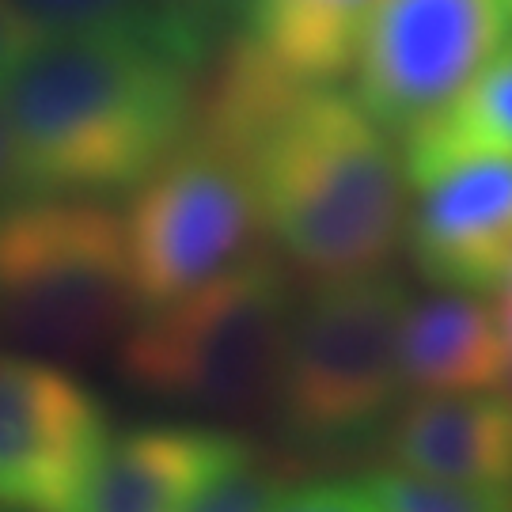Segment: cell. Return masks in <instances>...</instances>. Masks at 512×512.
Segmentation results:
<instances>
[{
	"label": "cell",
	"mask_w": 512,
	"mask_h": 512,
	"mask_svg": "<svg viewBox=\"0 0 512 512\" xmlns=\"http://www.w3.org/2000/svg\"><path fill=\"white\" fill-rule=\"evenodd\" d=\"M198 73L164 27L35 38L0 80L31 194H129L186 141Z\"/></svg>",
	"instance_id": "1"
},
{
	"label": "cell",
	"mask_w": 512,
	"mask_h": 512,
	"mask_svg": "<svg viewBox=\"0 0 512 512\" xmlns=\"http://www.w3.org/2000/svg\"><path fill=\"white\" fill-rule=\"evenodd\" d=\"M262 228L304 277L384 270L406 243L410 183L399 141L357 95L300 88L247 152Z\"/></svg>",
	"instance_id": "2"
},
{
	"label": "cell",
	"mask_w": 512,
	"mask_h": 512,
	"mask_svg": "<svg viewBox=\"0 0 512 512\" xmlns=\"http://www.w3.org/2000/svg\"><path fill=\"white\" fill-rule=\"evenodd\" d=\"M293 308L281 262L251 251L202 285L137 311L114 346V372L179 410L255 418L274 410Z\"/></svg>",
	"instance_id": "3"
},
{
	"label": "cell",
	"mask_w": 512,
	"mask_h": 512,
	"mask_svg": "<svg viewBox=\"0 0 512 512\" xmlns=\"http://www.w3.org/2000/svg\"><path fill=\"white\" fill-rule=\"evenodd\" d=\"M137 311L122 213L76 194L0 202V334L12 346L95 361Z\"/></svg>",
	"instance_id": "4"
},
{
	"label": "cell",
	"mask_w": 512,
	"mask_h": 512,
	"mask_svg": "<svg viewBox=\"0 0 512 512\" xmlns=\"http://www.w3.org/2000/svg\"><path fill=\"white\" fill-rule=\"evenodd\" d=\"M410 304L395 274L319 281L293 308L274 414L293 448L349 456L384 433L403 403L399 327Z\"/></svg>",
	"instance_id": "5"
},
{
	"label": "cell",
	"mask_w": 512,
	"mask_h": 512,
	"mask_svg": "<svg viewBox=\"0 0 512 512\" xmlns=\"http://www.w3.org/2000/svg\"><path fill=\"white\" fill-rule=\"evenodd\" d=\"M122 224L137 308H152L251 255L262 213L247 167L186 137L129 190Z\"/></svg>",
	"instance_id": "6"
},
{
	"label": "cell",
	"mask_w": 512,
	"mask_h": 512,
	"mask_svg": "<svg viewBox=\"0 0 512 512\" xmlns=\"http://www.w3.org/2000/svg\"><path fill=\"white\" fill-rule=\"evenodd\" d=\"M509 31L505 0H376L353 61L357 103L399 141L437 118Z\"/></svg>",
	"instance_id": "7"
},
{
	"label": "cell",
	"mask_w": 512,
	"mask_h": 512,
	"mask_svg": "<svg viewBox=\"0 0 512 512\" xmlns=\"http://www.w3.org/2000/svg\"><path fill=\"white\" fill-rule=\"evenodd\" d=\"M107 437L103 403L61 361L0 349V509H80Z\"/></svg>",
	"instance_id": "8"
},
{
	"label": "cell",
	"mask_w": 512,
	"mask_h": 512,
	"mask_svg": "<svg viewBox=\"0 0 512 512\" xmlns=\"http://www.w3.org/2000/svg\"><path fill=\"white\" fill-rule=\"evenodd\" d=\"M406 243L440 289L497 293L512 270V152H456L406 171Z\"/></svg>",
	"instance_id": "9"
},
{
	"label": "cell",
	"mask_w": 512,
	"mask_h": 512,
	"mask_svg": "<svg viewBox=\"0 0 512 512\" xmlns=\"http://www.w3.org/2000/svg\"><path fill=\"white\" fill-rule=\"evenodd\" d=\"M243 437L198 425H137L110 433L80 509L186 512L236 456Z\"/></svg>",
	"instance_id": "10"
},
{
	"label": "cell",
	"mask_w": 512,
	"mask_h": 512,
	"mask_svg": "<svg viewBox=\"0 0 512 512\" xmlns=\"http://www.w3.org/2000/svg\"><path fill=\"white\" fill-rule=\"evenodd\" d=\"M380 440L395 467L512 497V403L494 391L399 403Z\"/></svg>",
	"instance_id": "11"
},
{
	"label": "cell",
	"mask_w": 512,
	"mask_h": 512,
	"mask_svg": "<svg viewBox=\"0 0 512 512\" xmlns=\"http://www.w3.org/2000/svg\"><path fill=\"white\" fill-rule=\"evenodd\" d=\"M403 387L418 395H475L505 387V338L482 293L444 289L410 300L399 327Z\"/></svg>",
	"instance_id": "12"
},
{
	"label": "cell",
	"mask_w": 512,
	"mask_h": 512,
	"mask_svg": "<svg viewBox=\"0 0 512 512\" xmlns=\"http://www.w3.org/2000/svg\"><path fill=\"white\" fill-rule=\"evenodd\" d=\"M376 0H243L236 31L300 84H334L353 73Z\"/></svg>",
	"instance_id": "13"
},
{
	"label": "cell",
	"mask_w": 512,
	"mask_h": 512,
	"mask_svg": "<svg viewBox=\"0 0 512 512\" xmlns=\"http://www.w3.org/2000/svg\"><path fill=\"white\" fill-rule=\"evenodd\" d=\"M512 509L509 494L459 486L406 467H368L357 475L304 478L296 512H497Z\"/></svg>",
	"instance_id": "14"
},
{
	"label": "cell",
	"mask_w": 512,
	"mask_h": 512,
	"mask_svg": "<svg viewBox=\"0 0 512 512\" xmlns=\"http://www.w3.org/2000/svg\"><path fill=\"white\" fill-rule=\"evenodd\" d=\"M403 167H421L456 152H512V42L497 50L463 92L399 137Z\"/></svg>",
	"instance_id": "15"
},
{
	"label": "cell",
	"mask_w": 512,
	"mask_h": 512,
	"mask_svg": "<svg viewBox=\"0 0 512 512\" xmlns=\"http://www.w3.org/2000/svg\"><path fill=\"white\" fill-rule=\"evenodd\" d=\"M304 478L289 471V459L262 452L243 437L236 456L220 467V475L205 486L194 509L202 512H281L296 509Z\"/></svg>",
	"instance_id": "16"
},
{
	"label": "cell",
	"mask_w": 512,
	"mask_h": 512,
	"mask_svg": "<svg viewBox=\"0 0 512 512\" xmlns=\"http://www.w3.org/2000/svg\"><path fill=\"white\" fill-rule=\"evenodd\" d=\"M31 35H73V31H122L160 27L148 0H12Z\"/></svg>",
	"instance_id": "17"
},
{
	"label": "cell",
	"mask_w": 512,
	"mask_h": 512,
	"mask_svg": "<svg viewBox=\"0 0 512 512\" xmlns=\"http://www.w3.org/2000/svg\"><path fill=\"white\" fill-rule=\"evenodd\" d=\"M167 35L190 57H205L220 46V38L239 23L243 0H148Z\"/></svg>",
	"instance_id": "18"
},
{
	"label": "cell",
	"mask_w": 512,
	"mask_h": 512,
	"mask_svg": "<svg viewBox=\"0 0 512 512\" xmlns=\"http://www.w3.org/2000/svg\"><path fill=\"white\" fill-rule=\"evenodd\" d=\"M23 194H31V186H27V171H23L12 118L0 103V202H12V198H23Z\"/></svg>",
	"instance_id": "19"
},
{
	"label": "cell",
	"mask_w": 512,
	"mask_h": 512,
	"mask_svg": "<svg viewBox=\"0 0 512 512\" xmlns=\"http://www.w3.org/2000/svg\"><path fill=\"white\" fill-rule=\"evenodd\" d=\"M31 42H35V35L23 23V16L12 8V0H0V80L12 73V65L23 57V50Z\"/></svg>",
	"instance_id": "20"
},
{
	"label": "cell",
	"mask_w": 512,
	"mask_h": 512,
	"mask_svg": "<svg viewBox=\"0 0 512 512\" xmlns=\"http://www.w3.org/2000/svg\"><path fill=\"white\" fill-rule=\"evenodd\" d=\"M497 319H501V338H505V391L512 403V270L509 277L497 285Z\"/></svg>",
	"instance_id": "21"
},
{
	"label": "cell",
	"mask_w": 512,
	"mask_h": 512,
	"mask_svg": "<svg viewBox=\"0 0 512 512\" xmlns=\"http://www.w3.org/2000/svg\"><path fill=\"white\" fill-rule=\"evenodd\" d=\"M505 8H509V16H512V0H505Z\"/></svg>",
	"instance_id": "22"
}]
</instances>
